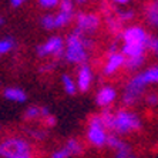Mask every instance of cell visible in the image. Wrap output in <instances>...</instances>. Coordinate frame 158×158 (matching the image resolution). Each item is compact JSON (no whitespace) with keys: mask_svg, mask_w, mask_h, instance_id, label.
<instances>
[{"mask_svg":"<svg viewBox=\"0 0 158 158\" xmlns=\"http://www.w3.org/2000/svg\"><path fill=\"white\" fill-rule=\"evenodd\" d=\"M74 4L71 0H61L60 2V10L61 11H73Z\"/></svg>","mask_w":158,"mask_h":158,"instance_id":"30","label":"cell"},{"mask_svg":"<svg viewBox=\"0 0 158 158\" xmlns=\"http://www.w3.org/2000/svg\"><path fill=\"white\" fill-rule=\"evenodd\" d=\"M76 2H77L78 4H83V3H85V2H87V0H76Z\"/></svg>","mask_w":158,"mask_h":158,"instance_id":"38","label":"cell"},{"mask_svg":"<svg viewBox=\"0 0 158 158\" xmlns=\"http://www.w3.org/2000/svg\"><path fill=\"white\" fill-rule=\"evenodd\" d=\"M87 140L94 147H104V145H107L108 134H107L106 127H103V125H88Z\"/></svg>","mask_w":158,"mask_h":158,"instance_id":"8","label":"cell"},{"mask_svg":"<svg viewBox=\"0 0 158 158\" xmlns=\"http://www.w3.org/2000/svg\"><path fill=\"white\" fill-rule=\"evenodd\" d=\"M141 76H143L144 81L147 83V85L148 84H158V64L148 67L147 70L141 73Z\"/></svg>","mask_w":158,"mask_h":158,"instance_id":"15","label":"cell"},{"mask_svg":"<svg viewBox=\"0 0 158 158\" xmlns=\"http://www.w3.org/2000/svg\"><path fill=\"white\" fill-rule=\"evenodd\" d=\"M144 61H145V57H144V56H140V57H127V60H125V67H127V70H130V71H137L143 67Z\"/></svg>","mask_w":158,"mask_h":158,"instance_id":"17","label":"cell"},{"mask_svg":"<svg viewBox=\"0 0 158 158\" xmlns=\"http://www.w3.org/2000/svg\"><path fill=\"white\" fill-rule=\"evenodd\" d=\"M64 147L67 148V151L70 152L71 157H74V155H80L81 152H83V145H81V143L78 140H76V138H70V140L66 143Z\"/></svg>","mask_w":158,"mask_h":158,"instance_id":"19","label":"cell"},{"mask_svg":"<svg viewBox=\"0 0 158 158\" xmlns=\"http://www.w3.org/2000/svg\"><path fill=\"white\" fill-rule=\"evenodd\" d=\"M147 48L148 47L145 46H137V44H123L120 50L125 57H140V56H144Z\"/></svg>","mask_w":158,"mask_h":158,"instance_id":"14","label":"cell"},{"mask_svg":"<svg viewBox=\"0 0 158 158\" xmlns=\"http://www.w3.org/2000/svg\"><path fill=\"white\" fill-rule=\"evenodd\" d=\"M145 87H147V83L144 81L141 73L135 74V76L125 84L124 93H123V103L128 107L137 104L141 98H143Z\"/></svg>","mask_w":158,"mask_h":158,"instance_id":"3","label":"cell"},{"mask_svg":"<svg viewBox=\"0 0 158 158\" xmlns=\"http://www.w3.org/2000/svg\"><path fill=\"white\" fill-rule=\"evenodd\" d=\"M56 121H57V120H56V117L53 114H48L47 117L43 118V123L47 125V127H53V125H56Z\"/></svg>","mask_w":158,"mask_h":158,"instance_id":"33","label":"cell"},{"mask_svg":"<svg viewBox=\"0 0 158 158\" xmlns=\"http://www.w3.org/2000/svg\"><path fill=\"white\" fill-rule=\"evenodd\" d=\"M93 81V73L91 69L87 66V64H83L80 66L77 71V87L80 91H87L90 85H91Z\"/></svg>","mask_w":158,"mask_h":158,"instance_id":"11","label":"cell"},{"mask_svg":"<svg viewBox=\"0 0 158 158\" xmlns=\"http://www.w3.org/2000/svg\"><path fill=\"white\" fill-rule=\"evenodd\" d=\"M31 154V147L26 140L19 137H10L2 143L0 145V155L2 158H15L19 155Z\"/></svg>","mask_w":158,"mask_h":158,"instance_id":"4","label":"cell"},{"mask_svg":"<svg viewBox=\"0 0 158 158\" xmlns=\"http://www.w3.org/2000/svg\"><path fill=\"white\" fill-rule=\"evenodd\" d=\"M29 134L30 135H33L34 138H37V140H43L44 137H46V132L41 131V130H30Z\"/></svg>","mask_w":158,"mask_h":158,"instance_id":"32","label":"cell"},{"mask_svg":"<svg viewBox=\"0 0 158 158\" xmlns=\"http://www.w3.org/2000/svg\"><path fill=\"white\" fill-rule=\"evenodd\" d=\"M3 96L6 100L13 101V103H24L27 100V94L19 87H7L4 88Z\"/></svg>","mask_w":158,"mask_h":158,"instance_id":"12","label":"cell"},{"mask_svg":"<svg viewBox=\"0 0 158 158\" xmlns=\"http://www.w3.org/2000/svg\"><path fill=\"white\" fill-rule=\"evenodd\" d=\"M131 157V148L128 147V144L123 147L121 150L115 151V158H130Z\"/></svg>","mask_w":158,"mask_h":158,"instance_id":"28","label":"cell"},{"mask_svg":"<svg viewBox=\"0 0 158 158\" xmlns=\"http://www.w3.org/2000/svg\"><path fill=\"white\" fill-rule=\"evenodd\" d=\"M101 118H103L106 130L113 131V128H114V121H115V113H111L108 108H104V111L101 113Z\"/></svg>","mask_w":158,"mask_h":158,"instance_id":"20","label":"cell"},{"mask_svg":"<svg viewBox=\"0 0 158 158\" xmlns=\"http://www.w3.org/2000/svg\"><path fill=\"white\" fill-rule=\"evenodd\" d=\"M125 60H127V57L121 53V50L117 53H108L107 61H106L104 69H103V73L106 74V76L114 74L115 71L120 70L123 66H125Z\"/></svg>","mask_w":158,"mask_h":158,"instance_id":"9","label":"cell"},{"mask_svg":"<svg viewBox=\"0 0 158 158\" xmlns=\"http://www.w3.org/2000/svg\"><path fill=\"white\" fill-rule=\"evenodd\" d=\"M15 158H31V154H29V155H19V157H15Z\"/></svg>","mask_w":158,"mask_h":158,"instance_id":"37","label":"cell"},{"mask_svg":"<svg viewBox=\"0 0 158 158\" xmlns=\"http://www.w3.org/2000/svg\"><path fill=\"white\" fill-rule=\"evenodd\" d=\"M36 53L39 57H47V56H54L56 59H64L66 53V43L61 37L54 36L50 37L46 43L39 44L36 48Z\"/></svg>","mask_w":158,"mask_h":158,"instance_id":"6","label":"cell"},{"mask_svg":"<svg viewBox=\"0 0 158 158\" xmlns=\"http://www.w3.org/2000/svg\"><path fill=\"white\" fill-rule=\"evenodd\" d=\"M120 39L124 41V44H137V46H145V47H148V41H150V36L140 26L124 29L123 33L120 34Z\"/></svg>","mask_w":158,"mask_h":158,"instance_id":"7","label":"cell"},{"mask_svg":"<svg viewBox=\"0 0 158 158\" xmlns=\"http://www.w3.org/2000/svg\"><path fill=\"white\" fill-rule=\"evenodd\" d=\"M145 103L151 107L157 106L158 104V94H155V93H150V94H147V96H145Z\"/></svg>","mask_w":158,"mask_h":158,"instance_id":"31","label":"cell"},{"mask_svg":"<svg viewBox=\"0 0 158 158\" xmlns=\"http://www.w3.org/2000/svg\"><path fill=\"white\" fill-rule=\"evenodd\" d=\"M27 0H10V6L11 7H20L22 4H24Z\"/></svg>","mask_w":158,"mask_h":158,"instance_id":"34","label":"cell"},{"mask_svg":"<svg viewBox=\"0 0 158 158\" xmlns=\"http://www.w3.org/2000/svg\"><path fill=\"white\" fill-rule=\"evenodd\" d=\"M76 30L74 33L80 34V36L91 37L96 34V31L100 27V17L94 13H78L76 16Z\"/></svg>","mask_w":158,"mask_h":158,"instance_id":"5","label":"cell"},{"mask_svg":"<svg viewBox=\"0 0 158 158\" xmlns=\"http://www.w3.org/2000/svg\"><path fill=\"white\" fill-rule=\"evenodd\" d=\"M115 97H117V91H115L114 87L111 85H104V87L100 88V91L97 93L96 96V101L100 107H104V108H108L111 104L114 103Z\"/></svg>","mask_w":158,"mask_h":158,"instance_id":"10","label":"cell"},{"mask_svg":"<svg viewBox=\"0 0 158 158\" xmlns=\"http://www.w3.org/2000/svg\"><path fill=\"white\" fill-rule=\"evenodd\" d=\"M15 47H16L15 40L11 37H4L3 40L0 41V54H7Z\"/></svg>","mask_w":158,"mask_h":158,"instance_id":"23","label":"cell"},{"mask_svg":"<svg viewBox=\"0 0 158 158\" xmlns=\"http://www.w3.org/2000/svg\"><path fill=\"white\" fill-rule=\"evenodd\" d=\"M148 50L158 59V37L150 36V41H148Z\"/></svg>","mask_w":158,"mask_h":158,"instance_id":"26","label":"cell"},{"mask_svg":"<svg viewBox=\"0 0 158 158\" xmlns=\"http://www.w3.org/2000/svg\"><path fill=\"white\" fill-rule=\"evenodd\" d=\"M70 152L67 151L66 147H63V148H59V150H56L52 154V157L50 158H70Z\"/></svg>","mask_w":158,"mask_h":158,"instance_id":"27","label":"cell"},{"mask_svg":"<svg viewBox=\"0 0 158 158\" xmlns=\"http://www.w3.org/2000/svg\"><path fill=\"white\" fill-rule=\"evenodd\" d=\"M60 2L61 0H39L40 6L44 9H53L56 6H60Z\"/></svg>","mask_w":158,"mask_h":158,"instance_id":"29","label":"cell"},{"mask_svg":"<svg viewBox=\"0 0 158 158\" xmlns=\"http://www.w3.org/2000/svg\"><path fill=\"white\" fill-rule=\"evenodd\" d=\"M54 64H53V63H48V64H44L43 67H41V71H48V70H53V69H54Z\"/></svg>","mask_w":158,"mask_h":158,"instance_id":"35","label":"cell"},{"mask_svg":"<svg viewBox=\"0 0 158 158\" xmlns=\"http://www.w3.org/2000/svg\"><path fill=\"white\" fill-rule=\"evenodd\" d=\"M74 17V11H61L59 10V13L56 15V27H66L69 23L73 20Z\"/></svg>","mask_w":158,"mask_h":158,"instance_id":"16","label":"cell"},{"mask_svg":"<svg viewBox=\"0 0 158 158\" xmlns=\"http://www.w3.org/2000/svg\"><path fill=\"white\" fill-rule=\"evenodd\" d=\"M115 4H120V6H124V4H127L130 2V0H113Z\"/></svg>","mask_w":158,"mask_h":158,"instance_id":"36","label":"cell"},{"mask_svg":"<svg viewBox=\"0 0 158 158\" xmlns=\"http://www.w3.org/2000/svg\"><path fill=\"white\" fill-rule=\"evenodd\" d=\"M88 59V48L85 47L83 37L77 33H71L66 39L64 60L70 64H85Z\"/></svg>","mask_w":158,"mask_h":158,"instance_id":"1","label":"cell"},{"mask_svg":"<svg viewBox=\"0 0 158 158\" xmlns=\"http://www.w3.org/2000/svg\"><path fill=\"white\" fill-rule=\"evenodd\" d=\"M40 24L44 30H54L56 27V16L53 15H44L40 19Z\"/></svg>","mask_w":158,"mask_h":158,"instance_id":"24","label":"cell"},{"mask_svg":"<svg viewBox=\"0 0 158 158\" xmlns=\"http://www.w3.org/2000/svg\"><path fill=\"white\" fill-rule=\"evenodd\" d=\"M61 83H63V88H64V91H66L67 94H70V96L76 94V91H77L78 87H77V84H76V81H74L70 76L64 74V76L61 77Z\"/></svg>","mask_w":158,"mask_h":158,"instance_id":"18","label":"cell"},{"mask_svg":"<svg viewBox=\"0 0 158 158\" xmlns=\"http://www.w3.org/2000/svg\"><path fill=\"white\" fill-rule=\"evenodd\" d=\"M107 145H108L110 148H113L114 151H118V150H121L123 147H125L127 144H125L124 141H123L121 138L117 135V134H114V132H113V134H110V135H108Z\"/></svg>","mask_w":158,"mask_h":158,"instance_id":"21","label":"cell"},{"mask_svg":"<svg viewBox=\"0 0 158 158\" xmlns=\"http://www.w3.org/2000/svg\"><path fill=\"white\" fill-rule=\"evenodd\" d=\"M130 158H135V157H134V155H131V157H130Z\"/></svg>","mask_w":158,"mask_h":158,"instance_id":"39","label":"cell"},{"mask_svg":"<svg viewBox=\"0 0 158 158\" xmlns=\"http://www.w3.org/2000/svg\"><path fill=\"white\" fill-rule=\"evenodd\" d=\"M141 128L140 117L130 110H118L115 113V121L113 132L117 135H125Z\"/></svg>","mask_w":158,"mask_h":158,"instance_id":"2","label":"cell"},{"mask_svg":"<svg viewBox=\"0 0 158 158\" xmlns=\"http://www.w3.org/2000/svg\"><path fill=\"white\" fill-rule=\"evenodd\" d=\"M115 15H117V17L120 19L123 23L131 22L132 19H134V16H135L132 10H117L115 11Z\"/></svg>","mask_w":158,"mask_h":158,"instance_id":"25","label":"cell"},{"mask_svg":"<svg viewBox=\"0 0 158 158\" xmlns=\"http://www.w3.org/2000/svg\"><path fill=\"white\" fill-rule=\"evenodd\" d=\"M145 17L151 26L158 27V0H151L145 6Z\"/></svg>","mask_w":158,"mask_h":158,"instance_id":"13","label":"cell"},{"mask_svg":"<svg viewBox=\"0 0 158 158\" xmlns=\"http://www.w3.org/2000/svg\"><path fill=\"white\" fill-rule=\"evenodd\" d=\"M24 118L27 121H33V120L41 118V107H36V106L29 107L26 110V113H24Z\"/></svg>","mask_w":158,"mask_h":158,"instance_id":"22","label":"cell"}]
</instances>
